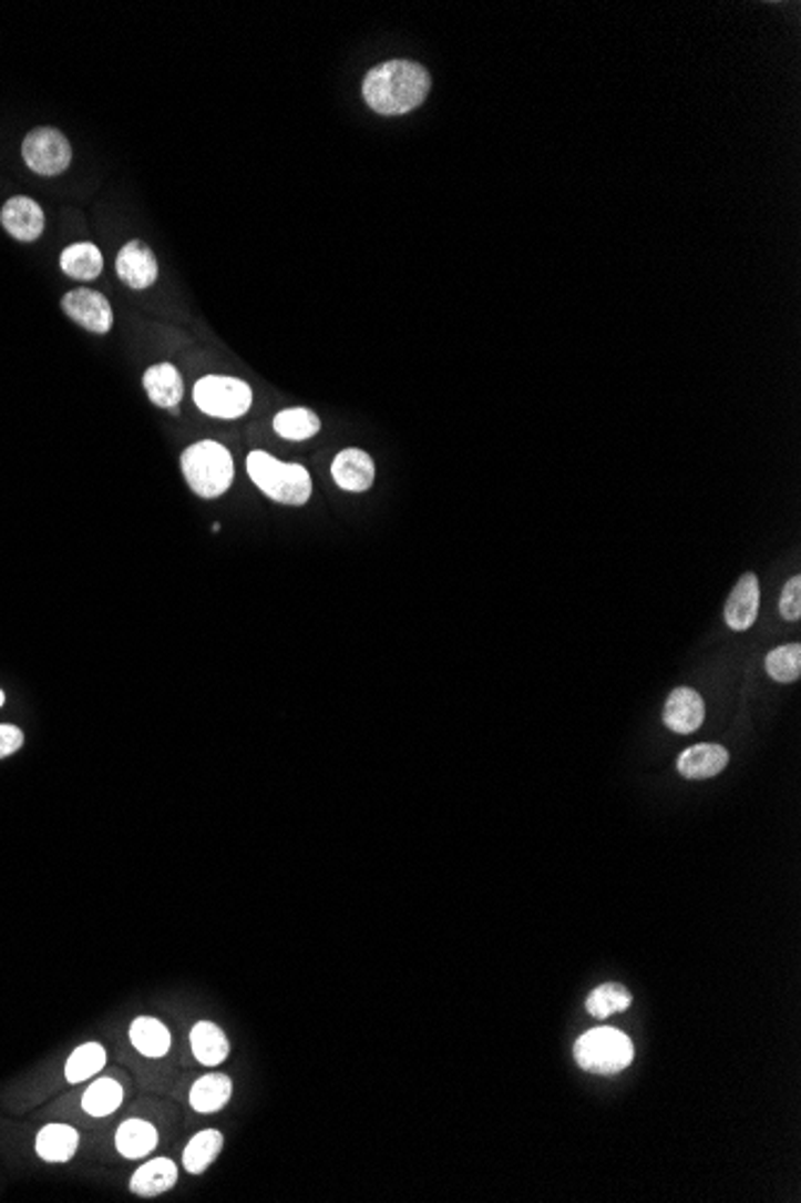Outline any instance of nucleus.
<instances>
[{"instance_id": "nucleus-25", "label": "nucleus", "mask_w": 801, "mask_h": 1203, "mask_svg": "<svg viewBox=\"0 0 801 1203\" xmlns=\"http://www.w3.org/2000/svg\"><path fill=\"white\" fill-rule=\"evenodd\" d=\"M629 1007H631V992L626 990L624 985H615V982L600 985V988H595L586 999V1009L595 1019H607L612 1017V1013L626 1011Z\"/></svg>"}, {"instance_id": "nucleus-4", "label": "nucleus", "mask_w": 801, "mask_h": 1203, "mask_svg": "<svg viewBox=\"0 0 801 1203\" xmlns=\"http://www.w3.org/2000/svg\"><path fill=\"white\" fill-rule=\"evenodd\" d=\"M574 1057L578 1067L591 1074H619L634 1062V1042L617 1028L600 1026L576 1040Z\"/></svg>"}, {"instance_id": "nucleus-5", "label": "nucleus", "mask_w": 801, "mask_h": 1203, "mask_svg": "<svg viewBox=\"0 0 801 1203\" xmlns=\"http://www.w3.org/2000/svg\"><path fill=\"white\" fill-rule=\"evenodd\" d=\"M193 397L197 409L214 418H240L253 406V389L247 383L238 378H226V375H207L202 378Z\"/></svg>"}, {"instance_id": "nucleus-30", "label": "nucleus", "mask_w": 801, "mask_h": 1203, "mask_svg": "<svg viewBox=\"0 0 801 1203\" xmlns=\"http://www.w3.org/2000/svg\"><path fill=\"white\" fill-rule=\"evenodd\" d=\"M3 704H6V692L0 690V706H3Z\"/></svg>"}, {"instance_id": "nucleus-19", "label": "nucleus", "mask_w": 801, "mask_h": 1203, "mask_svg": "<svg viewBox=\"0 0 801 1203\" xmlns=\"http://www.w3.org/2000/svg\"><path fill=\"white\" fill-rule=\"evenodd\" d=\"M61 269L70 279L92 282L99 277L101 269H104V255H101L94 243L68 245L61 255Z\"/></svg>"}, {"instance_id": "nucleus-16", "label": "nucleus", "mask_w": 801, "mask_h": 1203, "mask_svg": "<svg viewBox=\"0 0 801 1203\" xmlns=\"http://www.w3.org/2000/svg\"><path fill=\"white\" fill-rule=\"evenodd\" d=\"M80 1149L78 1129L68 1124H49L37 1136V1153L47 1163H68Z\"/></svg>"}, {"instance_id": "nucleus-13", "label": "nucleus", "mask_w": 801, "mask_h": 1203, "mask_svg": "<svg viewBox=\"0 0 801 1203\" xmlns=\"http://www.w3.org/2000/svg\"><path fill=\"white\" fill-rule=\"evenodd\" d=\"M727 764H730V752L720 745L704 743V745H694L689 750H684L677 759V769L684 778L701 781V778L718 776Z\"/></svg>"}, {"instance_id": "nucleus-10", "label": "nucleus", "mask_w": 801, "mask_h": 1203, "mask_svg": "<svg viewBox=\"0 0 801 1203\" xmlns=\"http://www.w3.org/2000/svg\"><path fill=\"white\" fill-rule=\"evenodd\" d=\"M704 718H706V704L701 700V694H698L696 690L677 687L667 697L663 721H665V726L672 733L691 735V733H696L698 728H701Z\"/></svg>"}, {"instance_id": "nucleus-1", "label": "nucleus", "mask_w": 801, "mask_h": 1203, "mask_svg": "<svg viewBox=\"0 0 801 1203\" xmlns=\"http://www.w3.org/2000/svg\"><path fill=\"white\" fill-rule=\"evenodd\" d=\"M430 86V72L420 63L387 61L374 65L362 80V96L380 115H403L428 99Z\"/></svg>"}, {"instance_id": "nucleus-6", "label": "nucleus", "mask_w": 801, "mask_h": 1203, "mask_svg": "<svg viewBox=\"0 0 801 1203\" xmlns=\"http://www.w3.org/2000/svg\"><path fill=\"white\" fill-rule=\"evenodd\" d=\"M24 164L39 176H58L72 162V147L68 137L55 128H34L22 142Z\"/></svg>"}, {"instance_id": "nucleus-29", "label": "nucleus", "mask_w": 801, "mask_h": 1203, "mask_svg": "<svg viewBox=\"0 0 801 1203\" xmlns=\"http://www.w3.org/2000/svg\"><path fill=\"white\" fill-rule=\"evenodd\" d=\"M22 745H24V733L18 726L3 723V726H0V759L14 755Z\"/></svg>"}, {"instance_id": "nucleus-28", "label": "nucleus", "mask_w": 801, "mask_h": 1203, "mask_svg": "<svg viewBox=\"0 0 801 1203\" xmlns=\"http://www.w3.org/2000/svg\"><path fill=\"white\" fill-rule=\"evenodd\" d=\"M780 615L784 620H799L801 618V577H792L782 589L780 597Z\"/></svg>"}, {"instance_id": "nucleus-2", "label": "nucleus", "mask_w": 801, "mask_h": 1203, "mask_svg": "<svg viewBox=\"0 0 801 1203\" xmlns=\"http://www.w3.org/2000/svg\"><path fill=\"white\" fill-rule=\"evenodd\" d=\"M247 473L274 502L300 507L312 496V478L300 463H284L267 452H253L247 457Z\"/></svg>"}, {"instance_id": "nucleus-18", "label": "nucleus", "mask_w": 801, "mask_h": 1203, "mask_svg": "<svg viewBox=\"0 0 801 1203\" xmlns=\"http://www.w3.org/2000/svg\"><path fill=\"white\" fill-rule=\"evenodd\" d=\"M191 1046H193V1052L197 1057L199 1064H207V1067H216L222 1064L228 1052H230V1046H228V1038L226 1033L218 1028L216 1023L212 1021H199L193 1033H191Z\"/></svg>"}, {"instance_id": "nucleus-17", "label": "nucleus", "mask_w": 801, "mask_h": 1203, "mask_svg": "<svg viewBox=\"0 0 801 1203\" xmlns=\"http://www.w3.org/2000/svg\"><path fill=\"white\" fill-rule=\"evenodd\" d=\"M158 1143L156 1126L144 1120H125L119 1132H115V1149L123 1158L137 1161V1158L150 1155Z\"/></svg>"}, {"instance_id": "nucleus-23", "label": "nucleus", "mask_w": 801, "mask_h": 1203, "mask_svg": "<svg viewBox=\"0 0 801 1203\" xmlns=\"http://www.w3.org/2000/svg\"><path fill=\"white\" fill-rule=\"evenodd\" d=\"M319 428H322V424H319L317 414L310 409H286L276 414L274 418V430L279 432L281 438L294 440V442L315 438Z\"/></svg>"}, {"instance_id": "nucleus-22", "label": "nucleus", "mask_w": 801, "mask_h": 1203, "mask_svg": "<svg viewBox=\"0 0 801 1203\" xmlns=\"http://www.w3.org/2000/svg\"><path fill=\"white\" fill-rule=\"evenodd\" d=\"M222 1149H224L222 1132H216V1129H204V1132L193 1136L191 1143L185 1146L183 1165L191 1175H202V1172L216 1161Z\"/></svg>"}, {"instance_id": "nucleus-21", "label": "nucleus", "mask_w": 801, "mask_h": 1203, "mask_svg": "<svg viewBox=\"0 0 801 1203\" xmlns=\"http://www.w3.org/2000/svg\"><path fill=\"white\" fill-rule=\"evenodd\" d=\"M130 1040L144 1057H164L171 1050L168 1028L152 1017H140L130 1026Z\"/></svg>"}, {"instance_id": "nucleus-14", "label": "nucleus", "mask_w": 801, "mask_h": 1203, "mask_svg": "<svg viewBox=\"0 0 801 1203\" xmlns=\"http://www.w3.org/2000/svg\"><path fill=\"white\" fill-rule=\"evenodd\" d=\"M144 389H147V397L152 399V404L178 414L176 409L183 399L185 387L176 366H171V364L152 366L147 373H144Z\"/></svg>"}, {"instance_id": "nucleus-9", "label": "nucleus", "mask_w": 801, "mask_h": 1203, "mask_svg": "<svg viewBox=\"0 0 801 1203\" xmlns=\"http://www.w3.org/2000/svg\"><path fill=\"white\" fill-rule=\"evenodd\" d=\"M0 224H3V228L14 241L32 243L43 234L47 220H43V210L39 207L37 200L14 195L6 202L3 210H0Z\"/></svg>"}, {"instance_id": "nucleus-3", "label": "nucleus", "mask_w": 801, "mask_h": 1203, "mask_svg": "<svg viewBox=\"0 0 801 1203\" xmlns=\"http://www.w3.org/2000/svg\"><path fill=\"white\" fill-rule=\"evenodd\" d=\"M181 467L187 486L204 500L222 498L230 488L233 476H236L230 452L214 440H204L187 447L183 452Z\"/></svg>"}, {"instance_id": "nucleus-8", "label": "nucleus", "mask_w": 801, "mask_h": 1203, "mask_svg": "<svg viewBox=\"0 0 801 1203\" xmlns=\"http://www.w3.org/2000/svg\"><path fill=\"white\" fill-rule=\"evenodd\" d=\"M115 274H119L125 286L135 288V292H144V288H150L158 277V263L154 251L142 241L125 243L119 257H115Z\"/></svg>"}, {"instance_id": "nucleus-20", "label": "nucleus", "mask_w": 801, "mask_h": 1203, "mask_svg": "<svg viewBox=\"0 0 801 1203\" xmlns=\"http://www.w3.org/2000/svg\"><path fill=\"white\" fill-rule=\"evenodd\" d=\"M233 1095V1083L224 1074H207L202 1077L191 1091V1105L195 1112L209 1114L222 1110Z\"/></svg>"}, {"instance_id": "nucleus-26", "label": "nucleus", "mask_w": 801, "mask_h": 1203, "mask_svg": "<svg viewBox=\"0 0 801 1203\" xmlns=\"http://www.w3.org/2000/svg\"><path fill=\"white\" fill-rule=\"evenodd\" d=\"M104 1064H106V1050L101 1048L99 1042H86V1046H80L70 1054V1060L65 1064V1079L68 1083H82L86 1079H92L94 1074H99V1071L104 1069Z\"/></svg>"}, {"instance_id": "nucleus-27", "label": "nucleus", "mask_w": 801, "mask_h": 1203, "mask_svg": "<svg viewBox=\"0 0 801 1203\" xmlns=\"http://www.w3.org/2000/svg\"><path fill=\"white\" fill-rule=\"evenodd\" d=\"M766 671L776 680V683H782V685L794 683V680H799L801 675V646L788 644V646H778L776 651H770L766 659Z\"/></svg>"}, {"instance_id": "nucleus-7", "label": "nucleus", "mask_w": 801, "mask_h": 1203, "mask_svg": "<svg viewBox=\"0 0 801 1203\" xmlns=\"http://www.w3.org/2000/svg\"><path fill=\"white\" fill-rule=\"evenodd\" d=\"M65 315L72 323H78L92 335H106L113 327V310L106 296L99 292H90V288H78V292H68L61 300Z\"/></svg>"}, {"instance_id": "nucleus-12", "label": "nucleus", "mask_w": 801, "mask_h": 1203, "mask_svg": "<svg viewBox=\"0 0 801 1203\" xmlns=\"http://www.w3.org/2000/svg\"><path fill=\"white\" fill-rule=\"evenodd\" d=\"M331 476L343 490L366 492L374 483V461L362 449H343L331 463Z\"/></svg>"}, {"instance_id": "nucleus-15", "label": "nucleus", "mask_w": 801, "mask_h": 1203, "mask_svg": "<svg viewBox=\"0 0 801 1203\" xmlns=\"http://www.w3.org/2000/svg\"><path fill=\"white\" fill-rule=\"evenodd\" d=\"M178 1182V1168L173 1165L168 1158H154V1161L144 1163L133 1180H130V1192L137 1196H158L168 1190H173Z\"/></svg>"}, {"instance_id": "nucleus-11", "label": "nucleus", "mask_w": 801, "mask_h": 1203, "mask_svg": "<svg viewBox=\"0 0 801 1203\" xmlns=\"http://www.w3.org/2000/svg\"><path fill=\"white\" fill-rule=\"evenodd\" d=\"M759 605H761L759 577H756L753 572L741 574V579L725 605L727 625H730V630L735 632L749 630L756 622V618H759Z\"/></svg>"}, {"instance_id": "nucleus-24", "label": "nucleus", "mask_w": 801, "mask_h": 1203, "mask_svg": "<svg viewBox=\"0 0 801 1203\" xmlns=\"http://www.w3.org/2000/svg\"><path fill=\"white\" fill-rule=\"evenodd\" d=\"M121 1103H123V1089H121V1083H115L113 1079L94 1081L90 1089L84 1091V1098H82V1108L86 1114H92V1118H109V1114H113L121 1108Z\"/></svg>"}]
</instances>
